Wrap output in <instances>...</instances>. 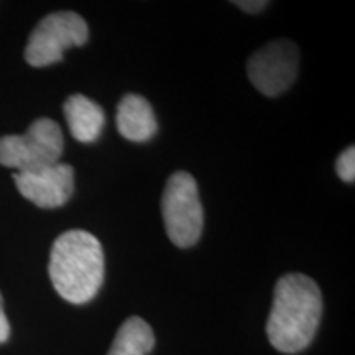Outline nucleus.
<instances>
[{
    "label": "nucleus",
    "instance_id": "nucleus-4",
    "mask_svg": "<svg viewBox=\"0 0 355 355\" xmlns=\"http://www.w3.org/2000/svg\"><path fill=\"white\" fill-rule=\"evenodd\" d=\"M63 146L60 125L51 119H38L21 135L0 139V165L17 173L37 170L60 162Z\"/></svg>",
    "mask_w": 355,
    "mask_h": 355
},
{
    "label": "nucleus",
    "instance_id": "nucleus-3",
    "mask_svg": "<svg viewBox=\"0 0 355 355\" xmlns=\"http://www.w3.org/2000/svg\"><path fill=\"white\" fill-rule=\"evenodd\" d=\"M162 214L170 241L180 248H189L201 239L204 209L198 183L189 173L178 171L170 176L163 191Z\"/></svg>",
    "mask_w": 355,
    "mask_h": 355
},
{
    "label": "nucleus",
    "instance_id": "nucleus-7",
    "mask_svg": "<svg viewBox=\"0 0 355 355\" xmlns=\"http://www.w3.org/2000/svg\"><path fill=\"white\" fill-rule=\"evenodd\" d=\"M13 181L21 196L35 206L55 209L64 206L73 196L74 170L68 163L58 162L37 170L15 173Z\"/></svg>",
    "mask_w": 355,
    "mask_h": 355
},
{
    "label": "nucleus",
    "instance_id": "nucleus-8",
    "mask_svg": "<svg viewBox=\"0 0 355 355\" xmlns=\"http://www.w3.org/2000/svg\"><path fill=\"white\" fill-rule=\"evenodd\" d=\"M117 130L123 139L144 144L152 140L158 130L150 102L139 94H127L117 107Z\"/></svg>",
    "mask_w": 355,
    "mask_h": 355
},
{
    "label": "nucleus",
    "instance_id": "nucleus-5",
    "mask_svg": "<svg viewBox=\"0 0 355 355\" xmlns=\"http://www.w3.org/2000/svg\"><path fill=\"white\" fill-rule=\"evenodd\" d=\"M89 38L86 20L74 12H56L37 25L30 35L25 60L35 68L55 64L63 60L66 50L83 46Z\"/></svg>",
    "mask_w": 355,
    "mask_h": 355
},
{
    "label": "nucleus",
    "instance_id": "nucleus-9",
    "mask_svg": "<svg viewBox=\"0 0 355 355\" xmlns=\"http://www.w3.org/2000/svg\"><path fill=\"white\" fill-rule=\"evenodd\" d=\"M64 117L71 135L81 144H92L101 137L105 123L104 109L86 96L74 94L64 102Z\"/></svg>",
    "mask_w": 355,
    "mask_h": 355
},
{
    "label": "nucleus",
    "instance_id": "nucleus-12",
    "mask_svg": "<svg viewBox=\"0 0 355 355\" xmlns=\"http://www.w3.org/2000/svg\"><path fill=\"white\" fill-rule=\"evenodd\" d=\"M10 337V324H8L6 309H3V298L0 293V345L6 344Z\"/></svg>",
    "mask_w": 355,
    "mask_h": 355
},
{
    "label": "nucleus",
    "instance_id": "nucleus-2",
    "mask_svg": "<svg viewBox=\"0 0 355 355\" xmlns=\"http://www.w3.org/2000/svg\"><path fill=\"white\" fill-rule=\"evenodd\" d=\"M50 278L61 298L86 304L96 298L104 283V250L99 239L86 230H68L53 243Z\"/></svg>",
    "mask_w": 355,
    "mask_h": 355
},
{
    "label": "nucleus",
    "instance_id": "nucleus-6",
    "mask_svg": "<svg viewBox=\"0 0 355 355\" xmlns=\"http://www.w3.org/2000/svg\"><path fill=\"white\" fill-rule=\"evenodd\" d=\"M298 48L288 40L268 43L252 55L247 64L248 78L261 94L277 97L290 89L298 74Z\"/></svg>",
    "mask_w": 355,
    "mask_h": 355
},
{
    "label": "nucleus",
    "instance_id": "nucleus-1",
    "mask_svg": "<svg viewBox=\"0 0 355 355\" xmlns=\"http://www.w3.org/2000/svg\"><path fill=\"white\" fill-rule=\"evenodd\" d=\"M322 318V295L318 283L303 273L278 279L266 322L270 344L283 354H298L313 343Z\"/></svg>",
    "mask_w": 355,
    "mask_h": 355
},
{
    "label": "nucleus",
    "instance_id": "nucleus-10",
    "mask_svg": "<svg viewBox=\"0 0 355 355\" xmlns=\"http://www.w3.org/2000/svg\"><path fill=\"white\" fill-rule=\"evenodd\" d=\"M155 347V334L141 318H128L115 334L107 355H148Z\"/></svg>",
    "mask_w": 355,
    "mask_h": 355
},
{
    "label": "nucleus",
    "instance_id": "nucleus-11",
    "mask_svg": "<svg viewBox=\"0 0 355 355\" xmlns=\"http://www.w3.org/2000/svg\"><path fill=\"white\" fill-rule=\"evenodd\" d=\"M336 170L337 175L345 183H354L355 181V148L349 146L347 150H344L340 153V157L336 162Z\"/></svg>",
    "mask_w": 355,
    "mask_h": 355
},
{
    "label": "nucleus",
    "instance_id": "nucleus-13",
    "mask_svg": "<svg viewBox=\"0 0 355 355\" xmlns=\"http://www.w3.org/2000/svg\"><path fill=\"white\" fill-rule=\"evenodd\" d=\"M234 6L242 8L243 12L259 13L268 6V2H265V0H241V2H234Z\"/></svg>",
    "mask_w": 355,
    "mask_h": 355
}]
</instances>
